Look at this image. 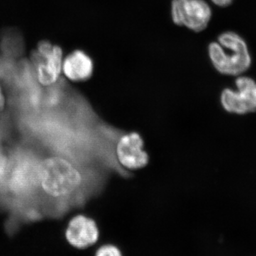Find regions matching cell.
I'll use <instances>...</instances> for the list:
<instances>
[{
    "mask_svg": "<svg viewBox=\"0 0 256 256\" xmlns=\"http://www.w3.org/2000/svg\"><path fill=\"white\" fill-rule=\"evenodd\" d=\"M208 55L214 68L224 75H242L252 63L246 42L234 32L220 34L218 42L208 46Z\"/></svg>",
    "mask_w": 256,
    "mask_h": 256,
    "instance_id": "cell-1",
    "label": "cell"
},
{
    "mask_svg": "<svg viewBox=\"0 0 256 256\" xmlns=\"http://www.w3.org/2000/svg\"><path fill=\"white\" fill-rule=\"evenodd\" d=\"M212 14V9L204 0H173L172 2V18L174 22L192 31L204 30Z\"/></svg>",
    "mask_w": 256,
    "mask_h": 256,
    "instance_id": "cell-2",
    "label": "cell"
},
{
    "mask_svg": "<svg viewBox=\"0 0 256 256\" xmlns=\"http://www.w3.org/2000/svg\"><path fill=\"white\" fill-rule=\"evenodd\" d=\"M62 50L48 42H42L38 50L33 52L32 63L38 82L43 86H52L58 82L63 67Z\"/></svg>",
    "mask_w": 256,
    "mask_h": 256,
    "instance_id": "cell-3",
    "label": "cell"
},
{
    "mask_svg": "<svg viewBox=\"0 0 256 256\" xmlns=\"http://www.w3.org/2000/svg\"><path fill=\"white\" fill-rule=\"evenodd\" d=\"M237 90L224 89L220 102L226 110L236 114H246L256 111V82L248 76L236 80Z\"/></svg>",
    "mask_w": 256,
    "mask_h": 256,
    "instance_id": "cell-4",
    "label": "cell"
},
{
    "mask_svg": "<svg viewBox=\"0 0 256 256\" xmlns=\"http://www.w3.org/2000/svg\"><path fill=\"white\" fill-rule=\"evenodd\" d=\"M100 236L95 220L84 215H77L68 222L65 238L68 245L77 250H85L95 245Z\"/></svg>",
    "mask_w": 256,
    "mask_h": 256,
    "instance_id": "cell-5",
    "label": "cell"
},
{
    "mask_svg": "<svg viewBox=\"0 0 256 256\" xmlns=\"http://www.w3.org/2000/svg\"><path fill=\"white\" fill-rule=\"evenodd\" d=\"M142 138L137 132H126L116 146V156L122 166L129 170L141 169L149 162L148 153L143 150Z\"/></svg>",
    "mask_w": 256,
    "mask_h": 256,
    "instance_id": "cell-6",
    "label": "cell"
},
{
    "mask_svg": "<svg viewBox=\"0 0 256 256\" xmlns=\"http://www.w3.org/2000/svg\"><path fill=\"white\" fill-rule=\"evenodd\" d=\"M64 73L74 82H85L92 78L94 63L90 57L82 50H75L63 63Z\"/></svg>",
    "mask_w": 256,
    "mask_h": 256,
    "instance_id": "cell-7",
    "label": "cell"
},
{
    "mask_svg": "<svg viewBox=\"0 0 256 256\" xmlns=\"http://www.w3.org/2000/svg\"><path fill=\"white\" fill-rule=\"evenodd\" d=\"M2 55L11 60H15L23 52V40L16 32H6L0 43Z\"/></svg>",
    "mask_w": 256,
    "mask_h": 256,
    "instance_id": "cell-8",
    "label": "cell"
},
{
    "mask_svg": "<svg viewBox=\"0 0 256 256\" xmlns=\"http://www.w3.org/2000/svg\"><path fill=\"white\" fill-rule=\"evenodd\" d=\"M95 256H122L118 247L112 244L101 246L96 250Z\"/></svg>",
    "mask_w": 256,
    "mask_h": 256,
    "instance_id": "cell-9",
    "label": "cell"
},
{
    "mask_svg": "<svg viewBox=\"0 0 256 256\" xmlns=\"http://www.w3.org/2000/svg\"><path fill=\"white\" fill-rule=\"evenodd\" d=\"M5 106V98L2 88L0 86V112L3 110Z\"/></svg>",
    "mask_w": 256,
    "mask_h": 256,
    "instance_id": "cell-10",
    "label": "cell"
}]
</instances>
